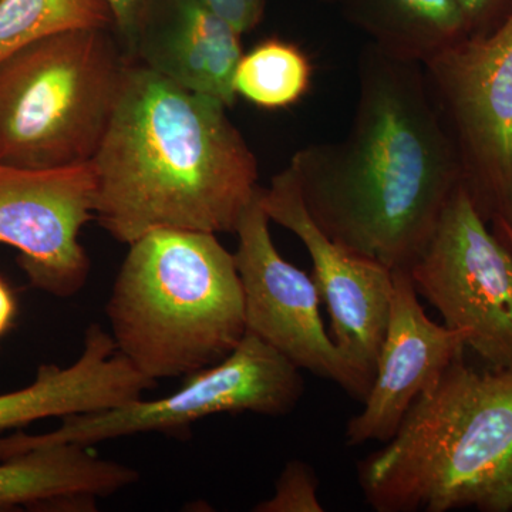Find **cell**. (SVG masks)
I'll use <instances>...</instances> for the list:
<instances>
[{
	"mask_svg": "<svg viewBox=\"0 0 512 512\" xmlns=\"http://www.w3.org/2000/svg\"><path fill=\"white\" fill-rule=\"evenodd\" d=\"M292 168L316 227L390 271L409 269L448 200L460 164L434 106L423 66L369 43L348 134L293 154Z\"/></svg>",
	"mask_w": 512,
	"mask_h": 512,
	"instance_id": "obj_1",
	"label": "cell"
},
{
	"mask_svg": "<svg viewBox=\"0 0 512 512\" xmlns=\"http://www.w3.org/2000/svg\"><path fill=\"white\" fill-rule=\"evenodd\" d=\"M227 109L128 57L92 160L100 227L126 245L156 229L235 234L261 185Z\"/></svg>",
	"mask_w": 512,
	"mask_h": 512,
	"instance_id": "obj_2",
	"label": "cell"
},
{
	"mask_svg": "<svg viewBox=\"0 0 512 512\" xmlns=\"http://www.w3.org/2000/svg\"><path fill=\"white\" fill-rule=\"evenodd\" d=\"M357 473L377 512L512 511V366L458 356Z\"/></svg>",
	"mask_w": 512,
	"mask_h": 512,
	"instance_id": "obj_3",
	"label": "cell"
},
{
	"mask_svg": "<svg viewBox=\"0 0 512 512\" xmlns=\"http://www.w3.org/2000/svg\"><path fill=\"white\" fill-rule=\"evenodd\" d=\"M106 315L117 352L156 383L217 365L247 335L234 254L208 232L156 229L131 242Z\"/></svg>",
	"mask_w": 512,
	"mask_h": 512,
	"instance_id": "obj_4",
	"label": "cell"
},
{
	"mask_svg": "<svg viewBox=\"0 0 512 512\" xmlns=\"http://www.w3.org/2000/svg\"><path fill=\"white\" fill-rule=\"evenodd\" d=\"M111 30L57 33L0 62V165L50 170L93 160L128 63Z\"/></svg>",
	"mask_w": 512,
	"mask_h": 512,
	"instance_id": "obj_5",
	"label": "cell"
},
{
	"mask_svg": "<svg viewBox=\"0 0 512 512\" xmlns=\"http://www.w3.org/2000/svg\"><path fill=\"white\" fill-rule=\"evenodd\" d=\"M461 187L497 237L512 231V15L423 66Z\"/></svg>",
	"mask_w": 512,
	"mask_h": 512,
	"instance_id": "obj_6",
	"label": "cell"
},
{
	"mask_svg": "<svg viewBox=\"0 0 512 512\" xmlns=\"http://www.w3.org/2000/svg\"><path fill=\"white\" fill-rule=\"evenodd\" d=\"M301 369L252 335L217 365L188 376L177 392L157 400H133L100 412L63 417L45 434L0 437V460L45 444H94L141 433H174L222 413L285 416L303 394Z\"/></svg>",
	"mask_w": 512,
	"mask_h": 512,
	"instance_id": "obj_7",
	"label": "cell"
},
{
	"mask_svg": "<svg viewBox=\"0 0 512 512\" xmlns=\"http://www.w3.org/2000/svg\"><path fill=\"white\" fill-rule=\"evenodd\" d=\"M409 272L447 328L470 333L467 348L490 367L512 366V249L490 231L461 185Z\"/></svg>",
	"mask_w": 512,
	"mask_h": 512,
	"instance_id": "obj_8",
	"label": "cell"
},
{
	"mask_svg": "<svg viewBox=\"0 0 512 512\" xmlns=\"http://www.w3.org/2000/svg\"><path fill=\"white\" fill-rule=\"evenodd\" d=\"M261 188L235 231L238 248L234 259L244 291L247 333L298 369L332 380L363 402L372 383L350 365L326 332L319 311L322 299L312 276L286 261L276 249Z\"/></svg>",
	"mask_w": 512,
	"mask_h": 512,
	"instance_id": "obj_9",
	"label": "cell"
},
{
	"mask_svg": "<svg viewBox=\"0 0 512 512\" xmlns=\"http://www.w3.org/2000/svg\"><path fill=\"white\" fill-rule=\"evenodd\" d=\"M96 175L92 161L28 170L0 165V244L19 252V266L39 291L70 298L90 275L80 242L94 220Z\"/></svg>",
	"mask_w": 512,
	"mask_h": 512,
	"instance_id": "obj_10",
	"label": "cell"
},
{
	"mask_svg": "<svg viewBox=\"0 0 512 512\" xmlns=\"http://www.w3.org/2000/svg\"><path fill=\"white\" fill-rule=\"evenodd\" d=\"M269 220L301 239L313 262V282L332 318L333 342L346 360L373 383L389 325L393 271L326 237L303 204L298 180L286 167L261 188Z\"/></svg>",
	"mask_w": 512,
	"mask_h": 512,
	"instance_id": "obj_11",
	"label": "cell"
},
{
	"mask_svg": "<svg viewBox=\"0 0 512 512\" xmlns=\"http://www.w3.org/2000/svg\"><path fill=\"white\" fill-rule=\"evenodd\" d=\"M467 330L429 319L419 302L409 269L393 271L389 325L365 409L346 427L349 446L392 440L421 394L429 392L468 346Z\"/></svg>",
	"mask_w": 512,
	"mask_h": 512,
	"instance_id": "obj_12",
	"label": "cell"
},
{
	"mask_svg": "<svg viewBox=\"0 0 512 512\" xmlns=\"http://www.w3.org/2000/svg\"><path fill=\"white\" fill-rule=\"evenodd\" d=\"M127 56L192 93L232 107L242 33L191 0H151Z\"/></svg>",
	"mask_w": 512,
	"mask_h": 512,
	"instance_id": "obj_13",
	"label": "cell"
},
{
	"mask_svg": "<svg viewBox=\"0 0 512 512\" xmlns=\"http://www.w3.org/2000/svg\"><path fill=\"white\" fill-rule=\"evenodd\" d=\"M156 382L117 352L109 332L94 323L73 365H43L29 386L0 394V431L33 421L113 409L141 399Z\"/></svg>",
	"mask_w": 512,
	"mask_h": 512,
	"instance_id": "obj_14",
	"label": "cell"
},
{
	"mask_svg": "<svg viewBox=\"0 0 512 512\" xmlns=\"http://www.w3.org/2000/svg\"><path fill=\"white\" fill-rule=\"evenodd\" d=\"M133 467L97 456L92 447L45 444L0 460V510L96 511L99 498L137 483Z\"/></svg>",
	"mask_w": 512,
	"mask_h": 512,
	"instance_id": "obj_15",
	"label": "cell"
},
{
	"mask_svg": "<svg viewBox=\"0 0 512 512\" xmlns=\"http://www.w3.org/2000/svg\"><path fill=\"white\" fill-rule=\"evenodd\" d=\"M340 5L369 43L403 62L424 66L470 37L457 0H342Z\"/></svg>",
	"mask_w": 512,
	"mask_h": 512,
	"instance_id": "obj_16",
	"label": "cell"
},
{
	"mask_svg": "<svg viewBox=\"0 0 512 512\" xmlns=\"http://www.w3.org/2000/svg\"><path fill=\"white\" fill-rule=\"evenodd\" d=\"M114 29L109 0H0V62L57 33Z\"/></svg>",
	"mask_w": 512,
	"mask_h": 512,
	"instance_id": "obj_17",
	"label": "cell"
},
{
	"mask_svg": "<svg viewBox=\"0 0 512 512\" xmlns=\"http://www.w3.org/2000/svg\"><path fill=\"white\" fill-rule=\"evenodd\" d=\"M312 64L298 46L268 39L241 57L234 77L237 97L256 107H291L309 92Z\"/></svg>",
	"mask_w": 512,
	"mask_h": 512,
	"instance_id": "obj_18",
	"label": "cell"
},
{
	"mask_svg": "<svg viewBox=\"0 0 512 512\" xmlns=\"http://www.w3.org/2000/svg\"><path fill=\"white\" fill-rule=\"evenodd\" d=\"M315 471L303 461L292 460L275 484V494L254 508L256 512H323Z\"/></svg>",
	"mask_w": 512,
	"mask_h": 512,
	"instance_id": "obj_19",
	"label": "cell"
},
{
	"mask_svg": "<svg viewBox=\"0 0 512 512\" xmlns=\"http://www.w3.org/2000/svg\"><path fill=\"white\" fill-rule=\"evenodd\" d=\"M227 20L239 33L251 32L264 19L266 0H191Z\"/></svg>",
	"mask_w": 512,
	"mask_h": 512,
	"instance_id": "obj_20",
	"label": "cell"
},
{
	"mask_svg": "<svg viewBox=\"0 0 512 512\" xmlns=\"http://www.w3.org/2000/svg\"><path fill=\"white\" fill-rule=\"evenodd\" d=\"M466 16L470 36H484L512 15V0H457Z\"/></svg>",
	"mask_w": 512,
	"mask_h": 512,
	"instance_id": "obj_21",
	"label": "cell"
},
{
	"mask_svg": "<svg viewBox=\"0 0 512 512\" xmlns=\"http://www.w3.org/2000/svg\"><path fill=\"white\" fill-rule=\"evenodd\" d=\"M109 3L113 10L114 30L119 33L121 46L127 53L151 0H109Z\"/></svg>",
	"mask_w": 512,
	"mask_h": 512,
	"instance_id": "obj_22",
	"label": "cell"
},
{
	"mask_svg": "<svg viewBox=\"0 0 512 512\" xmlns=\"http://www.w3.org/2000/svg\"><path fill=\"white\" fill-rule=\"evenodd\" d=\"M18 315V299L8 282L0 276V338L6 335Z\"/></svg>",
	"mask_w": 512,
	"mask_h": 512,
	"instance_id": "obj_23",
	"label": "cell"
},
{
	"mask_svg": "<svg viewBox=\"0 0 512 512\" xmlns=\"http://www.w3.org/2000/svg\"><path fill=\"white\" fill-rule=\"evenodd\" d=\"M501 239V241L504 242L507 247H510L512 249V231H507L505 234L501 235V237H498Z\"/></svg>",
	"mask_w": 512,
	"mask_h": 512,
	"instance_id": "obj_24",
	"label": "cell"
},
{
	"mask_svg": "<svg viewBox=\"0 0 512 512\" xmlns=\"http://www.w3.org/2000/svg\"><path fill=\"white\" fill-rule=\"evenodd\" d=\"M329 2H336V3H340V2H342V0H329Z\"/></svg>",
	"mask_w": 512,
	"mask_h": 512,
	"instance_id": "obj_25",
	"label": "cell"
}]
</instances>
